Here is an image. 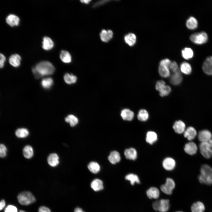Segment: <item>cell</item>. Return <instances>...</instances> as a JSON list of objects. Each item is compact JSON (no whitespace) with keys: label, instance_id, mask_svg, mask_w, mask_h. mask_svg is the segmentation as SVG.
Masks as SVG:
<instances>
[{"label":"cell","instance_id":"cell-46","mask_svg":"<svg viewBox=\"0 0 212 212\" xmlns=\"http://www.w3.org/2000/svg\"><path fill=\"white\" fill-rule=\"evenodd\" d=\"M110 1V0H102L98 1L95 3L93 5L92 7L93 8L97 7L104 4Z\"/></svg>","mask_w":212,"mask_h":212},{"label":"cell","instance_id":"cell-53","mask_svg":"<svg viewBox=\"0 0 212 212\" xmlns=\"http://www.w3.org/2000/svg\"><path fill=\"white\" fill-rule=\"evenodd\" d=\"M90 0H81L80 1L81 2L84 3L86 4H88L91 1Z\"/></svg>","mask_w":212,"mask_h":212},{"label":"cell","instance_id":"cell-47","mask_svg":"<svg viewBox=\"0 0 212 212\" xmlns=\"http://www.w3.org/2000/svg\"><path fill=\"white\" fill-rule=\"evenodd\" d=\"M38 212H51L50 209L45 206H41L38 209Z\"/></svg>","mask_w":212,"mask_h":212},{"label":"cell","instance_id":"cell-50","mask_svg":"<svg viewBox=\"0 0 212 212\" xmlns=\"http://www.w3.org/2000/svg\"><path fill=\"white\" fill-rule=\"evenodd\" d=\"M32 71L36 78H39L42 76L37 71L35 67H34L32 68Z\"/></svg>","mask_w":212,"mask_h":212},{"label":"cell","instance_id":"cell-33","mask_svg":"<svg viewBox=\"0 0 212 212\" xmlns=\"http://www.w3.org/2000/svg\"><path fill=\"white\" fill-rule=\"evenodd\" d=\"M23 153L26 158L27 159L31 158L34 154V151L32 147L29 145L25 146L23 149Z\"/></svg>","mask_w":212,"mask_h":212},{"label":"cell","instance_id":"cell-49","mask_svg":"<svg viewBox=\"0 0 212 212\" xmlns=\"http://www.w3.org/2000/svg\"><path fill=\"white\" fill-rule=\"evenodd\" d=\"M159 204V200H156L153 202L152 204V206L153 209L156 211H158Z\"/></svg>","mask_w":212,"mask_h":212},{"label":"cell","instance_id":"cell-36","mask_svg":"<svg viewBox=\"0 0 212 212\" xmlns=\"http://www.w3.org/2000/svg\"><path fill=\"white\" fill-rule=\"evenodd\" d=\"M126 180L130 182L132 185H134L135 183H140V181L138 177L136 174L130 173L127 175L125 177Z\"/></svg>","mask_w":212,"mask_h":212},{"label":"cell","instance_id":"cell-39","mask_svg":"<svg viewBox=\"0 0 212 212\" xmlns=\"http://www.w3.org/2000/svg\"><path fill=\"white\" fill-rule=\"evenodd\" d=\"M149 114L147 111L145 109L140 110L137 115L138 120L141 121H145L149 118Z\"/></svg>","mask_w":212,"mask_h":212},{"label":"cell","instance_id":"cell-10","mask_svg":"<svg viewBox=\"0 0 212 212\" xmlns=\"http://www.w3.org/2000/svg\"><path fill=\"white\" fill-rule=\"evenodd\" d=\"M175 160L172 158L167 157L165 158L163 162V166L164 168L167 170H171L173 169L175 166Z\"/></svg>","mask_w":212,"mask_h":212},{"label":"cell","instance_id":"cell-6","mask_svg":"<svg viewBox=\"0 0 212 212\" xmlns=\"http://www.w3.org/2000/svg\"><path fill=\"white\" fill-rule=\"evenodd\" d=\"M175 184L173 179L168 178L166 179L165 184L161 186L160 188L162 192L168 195L172 194V191L175 188Z\"/></svg>","mask_w":212,"mask_h":212},{"label":"cell","instance_id":"cell-54","mask_svg":"<svg viewBox=\"0 0 212 212\" xmlns=\"http://www.w3.org/2000/svg\"><path fill=\"white\" fill-rule=\"evenodd\" d=\"M19 212H26L24 210H21L19 211Z\"/></svg>","mask_w":212,"mask_h":212},{"label":"cell","instance_id":"cell-18","mask_svg":"<svg viewBox=\"0 0 212 212\" xmlns=\"http://www.w3.org/2000/svg\"><path fill=\"white\" fill-rule=\"evenodd\" d=\"M124 154L126 158L130 160H135L137 158V153L136 150L133 148H130L125 150Z\"/></svg>","mask_w":212,"mask_h":212},{"label":"cell","instance_id":"cell-44","mask_svg":"<svg viewBox=\"0 0 212 212\" xmlns=\"http://www.w3.org/2000/svg\"><path fill=\"white\" fill-rule=\"evenodd\" d=\"M4 212H18V210L15 206L9 205L5 208Z\"/></svg>","mask_w":212,"mask_h":212},{"label":"cell","instance_id":"cell-17","mask_svg":"<svg viewBox=\"0 0 212 212\" xmlns=\"http://www.w3.org/2000/svg\"><path fill=\"white\" fill-rule=\"evenodd\" d=\"M59 157L55 153L50 154L48 156L47 161L48 164L51 166L55 167L59 163Z\"/></svg>","mask_w":212,"mask_h":212},{"label":"cell","instance_id":"cell-11","mask_svg":"<svg viewBox=\"0 0 212 212\" xmlns=\"http://www.w3.org/2000/svg\"><path fill=\"white\" fill-rule=\"evenodd\" d=\"M197 135L196 130L193 127H189L186 129L184 132V136L188 140L194 139Z\"/></svg>","mask_w":212,"mask_h":212},{"label":"cell","instance_id":"cell-26","mask_svg":"<svg viewBox=\"0 0 212 212\" xmlns=\"http://www.w3.org/2000/svg\"><path fill=\"white\" fill-rule=\"evenodd\" d=\"M205 209L204 204L200 201H197L193 203L191 207L192 212H203Z\"/></svg>","mask_w":212,"mask_h":212},{"label":"cell","instance_id":"cell-27","mask_svg":"<svg viewBox=\"0 0 212 212\" xmlns=\"http://www.w3.org/2000/svg\"><path fill=\"white\" fill-rule=\"evenodd\" d=\"M157 134L154 132L149 131L147 133L146 140L148 143L153 144L157 140Z\"/></svg>","mask_w":212,"mask_h":212},{"label":"cell","instance_id":"cell-43","mask_svg":"<svg viewBox=\"0 0 212 212\" xmlns=\"http://www.w3.org/2000/svg\"><path fill=\"white\" fill-rule=\"evenodd\" d=\"M7 150L6 146L3 144L0 145V156L1 158H4L6 156Z\"/></svg>","mask_w":212,"mask_h":212},{"label":"cell","instance_id":"cell-52","mask_svg":"<svg viewBox=\"0 0 212 212\" xmlns=\"http://www.w3.org/2000/svg\"><path fill=\"white\" fill-rule=\"evenodd\" d=\"M74 212H85L81 208L77 207L75 208Z\"/></svg>","mask_w":212,"mask_h":212},{"label":"cell","instance_id":"cell-31","mask_svg":"<svg viewBox=\"0 0 212 212\" xmlns=\"http://www.w3.org/2000/svg\"><path fill=\"white\" fill-rule=\"evenodd\" d=\"M180 69L182 72L187 75L190 74L192 71V68L190 64L186 62H183L181 64Z\"/></svg>","mask_w":212,"mask_h":212},{"label":"cell","instance_id":"cell-28","mask_svg":"<svg viewBox=\"0 0 212 212\" xmlns=\"http://www.w3.org/2000/svg\"><path fill=\"white\" fill-rule=\"evenodd\" d=\"M198 25L197 20L193 16L190 17L186 21V26L190 29L193 30L196 29L198 26Z\"/></svg>","mask_w":212,"mask_h":212},{"label":"cell","instance_id":"cell-1","mask_svg":"<svg viewBox=\"0 0 212 212\" xmlns=\"http://www.w3.org/2000/svg\"><path fill=\"white\" fill-rule=\"evenodd\" d=\"M198 179L201 183L207 185L212 184V168L207 164L202 165L200 169Z\"/></svg>","mask_w":212,"mask_h":212},{"label":"cell","instance_id":"cell-32","mask_svg":"<svg viewBox=\"0 0 212 212\" xmlns=\"http://www.w3.org/2000/svg\"><path fill=\"white\" fill-rule=\"evenodd\" d=\"M158 70L160 75L162 77H167L170 75V69L168 67L159 65Z\"/></svg>","mask_w":212,"mask_h":212},{"label":"cell","instance_id":"cell-35","mask_svg":"<svg viewBox=\"0 0 212 212\" xmlns=\"http://www.w3.org/2000/svg\"><path fill=\"white\" fill-rule=\"evenodd\" d=\"M65 120L67 122L69 123L71 127L75 126L78 122V118L72 114L69 115L66 117Z\"/></svg>","mask_w":212,"mask_h":212},{"label":"cell","instance_id":"cell-34","mask_svg":"<svg viewBox=\"0 0 212 212\" xmlns=\"http://www.w3.org/2000/svg\"><path fill=\"white\" fill-rule=\"evenodd\" d=\"M181 54L182 57L184 59H188L193 57V52L191 48L186 47L182 50Z\"/></svg>","mask_w":212,"mask_h":212},{"label":"cell","instance_id":"cell-38","mask_svg":"<svg viewBox=\"0 0 212 212\" xmlns=\"http://www.w3.org/2000/svg\"><path fill=\"white\" fill-rule=\"evenodd\" d=\"M87 167L90 171L94 174L98 173L100 170L99 165L95 162H91L90 163Z\"/></svg>","mask_w":212,"mask_h":212},{"label":"cell","instance_id":"cell-3","mask_svg":"<svg viewBox=\"0 0 212 212\" xmlns=\"http://www.w3.org/2000/svg\"><path fill=\"white\" fill-rule=\"evenodd\" d=\"M19 203L23 205H28L34 203L36 198L29 191H24L20 193L17 196Z\"/></svg>","mask_w":212,"mask_h":212},{"label":"cell","instance_id":"cell-24","mask_svg":"<svg viewBox=\"0 0 212 212\" xmlns=\"http://www.w3.org/2000/svg\"><path fill=\"white\" fill-rule=\"evenodd\" d=\"M91 187L95 191H101L103 189V182L100 179H95L91 182Z\"/></svg>","mask_w":212,"mask_h":212},{"label":"cell","instance_id":"cell-20","mask_svg":"<svg viewBox=\"0 0 212 212\" xmlns=\"http://www.w3.org/2000/svg\"><path fill=\"white\" fill-rule=\"evenodd\" d=\"M146 194L148 198L150 199H156L159 197L160 191L157 188L151 187L147 190Z\"/></svg>","mask_w":212,"mask_h":212},{"label":"cell","instance_id":"cell-15","mask_svg":"<svg viewBox=\"0 0 212 212\" xmlns=\"http://www.w3.org/2000/svg\"><path fill=\"white\" fill-rule=\"evenodd\" d=\"M121 116L125 120L130 121L133 119L134 114V112L128 109H124L121 111Z\"/></svg>","mask_w":212,"mask_h":212},{"label":"cell","instance_id":"cell-42","mask_svg":"<svg viewBox=\"0 0 212 212\" xmlns=\"http://www.w3.org/2000/svg\"><path fill=\"white\" fill-rule=\"evenodd\" d=\"M169 69L173 73L176 72L179 70L178 64L175 61L171 62L170 65Z\"/></svg>","mask_w":212,"mask_h":212},{"label":"cell","instance_id":"cell-23","mask_svg":"<svg viewBox=\"0 0 212 212\" xmlns=\"http://www.w3.org/2000/svg\"><path fill=\"white\" fill-rule=\"evenodd\" d=\"M21 57L18 54H12L9 59V62L12 66L15 67H19L20 64Z\"/></svg>","mask_w":212,"mask_h":212},{"label":"cell","instance_id":"cell-30","mask_svg":"<svg viewBox=\"0 0 212 212\" xmlns=\"http://www.w3.org/2000/svg\"><path fill=\"white\" fill-rule=\"evenodd\" d=\"M64 79L66 83L70 85L76 82L77 78L75 75L72 74L67 73L64 75Z\"/></svg>","mask_w":212,"mask_h":212},{"label":"cell","instance_id":"cell-41","mask_svg":"<svg viewBox=\"0 0 212 212\" xmlns=\"http://www.w3.org/2000/svg\"><path fill=\"white\" fill-rule=\"evenodd\" d=\"M53 83V80L50 77L43 79L41 82L42 87L45 89H48L50 88L52 85Z\"/></svg>","mask_w":212,"mask_h":212},{"label":"cell","instance_id":"cell-2","mask_svg":"<svg viewBox=\"0 0 212 212\" xmlns=\"http://www.w3.org/2000/svg\"><path fill=\"white\" fill-rule=\"evenodd\" d=\"M39 73L42 76L52 74L55 68L51 62L47 61H43L38 63L35 67Z\"/></svg>","mask_w":212,"mask_h":212},{"label":"cell","instance_id":"cell-51","mask_svg":"<svg viewBox=\"0 0 212 212\" xmlns=\"http://www.w3.org/2000/svg\"><path fill=\"white\" fill-rule=\"evenodd\" d=\"M5 206V202L4 200L2 199L0 202V210H1Z\"/></svg>","mask_w":212,"mask_h":212},{"label":"cell","instance_id":"cell-19","mask_svg":"<svg viewBox=\"0 0 212 212\" xmlns=\"http://www.w3.org/2000/svg\"><path fill=\"white\" fill-rule=\"evenodd\" d=\"M6 23L11 26H17L19 24V19L17 16L14 14H10L6 18Z\"/></svg>","mask_w":212,"mask_h":212},{"label":"cell","instance_id":"cell-7","mask_svg":"<svg viewBox=\"0 0 212 212\" xmlns=\"http://www.w3.org/2000/svg\"><path fill=\"white\" fill-rule=\"evenodd\" d=\"M198 139L201 142H208L212 139V134L208 130H204L200 131L198 134Z\"/></svg>","mask_w":212,"mask_h":212},{"label":"cell","instance_id":"cell-25","mask_svg":"<svg viewBox=\"0 0 212 212\" xmlns=\"http://www.w3.org/2000/svg\"><path fill=\"white\" fill-rule=\"evenodd\" d=\"M42 43V48L45 50L51 49L54 46L53 41L50 38L48 37H43Z\"/></svg>","mask_w":212,"mask_h":212},{"label":"cell","instance_id":"cell-16","mask_svg":"<svg viewBox=\"0 0 212 212\" xmlns=\"http://www.w3.org/2000/svg\"><path fill=\"white\" fill-rule=\"evenodd\" d=\"M182 80V76L179 70L176 72L173 73L171 76L170 79L171 83L175 85L180 84Z\"/></svg>","mask_w":212,"mask_h":212},{"label":"cell","instance_id":"cell-4","mask_svg":"<svg viewBox=\"0 0 212 212\" xmlns=\"http://www.w3.org/2000/svg\"><path fill=\"white\" fill-rule=\"evenodd\" d=\"M199 147L201 153L205 158L208 159L212 156V139L208 142L201 143Z\"/></svg>","mask_w":212,"mask_h":212},{"label":"cell","instance_id":"cell-5","mask_svg":"<svg viewBox=\"0 0 212 212\" xmlns=\"http://www.w3.org/2000/svg\"><path fill=\"white\" fill-rule=\"evenodd\" d=\"M190 39L192 42L195 44H202L207 42L208 37L206 32H201L192 34L190 37Z\"/></svg>","mask_w":212,"mask_h":212},{"label":"cell","instance_id":"cell-13","mask_svg":"<svg viewBox=\"0 0 212 212\" xmlns=\"http://www.w3.org/2000/svg\"><path fill=\"white\" fill-rule=\"evenodd\" d=\"M113 33L111 30H102L100 34L101 40L103 42H109L113 37Z\"/></svg>","mask_w":212,"mask_h":212},{"label":"cell","instance_id":"cell-37","mask_svg":"<svg viewBox=\"0 0 212 212\" xmlns=\"http://www.w3.org/2000/svg\"><path fill=\"white\" fill-rule=\"evenodd\" d=\"M15 135L16 137L19 138H24L27 137L29 135L28 130L26 128H18L15 132Z\"/></svg>","mask_w":212,"mask_h":212},{"label":"cell","instance_id":"cell-22","mask_svg":"<svg viewBox=\"0 0 212 212\" xmlns=\"http://www.w3.org/2000/svg\"><path fill=\"white\" fill-rule=\"evenodd\" d=\"M108 159L111 163L113 164H115L119 162L120 160V154L116 151H112L110 153Z\"/></svg>","mask_w":212,"mask_h":212},{"label":"cell","instance_id":"cell-40","mask_svg":"<svg viewBox=\"0 0 212 212\" xmlns=\"http://www.w3.org/2000/svg\"><path fill=\"white\" fill-rule=\"evenodd\" d=\"M159 94L161 97H164L168 95L171 91L170 87L166 84L162 86L158 90Z\"/></svg>","mask_w":212,"mask_h":212},{"label":"cell","instance_id":"cell-9","mask_svg":"<svg viewBox=\"0 0 212 212\" xmlns=\"http://www.w3.org/2000/svg\"><path fill=\"white\" fill-rule=\"evenodd\" d=\"M197 149L196 145L193 142H190L186 143L184 147L185 152L191 155L195 154L197 151Z\"/></svg>","mask_w":212,"mask_h":212},{"label":"cell","instance_id":"cell-29","mask_svg":"<svg viewBox=\"0 0 212 212\" xmlns=\"http://www.w3.org/2000/svg\"><path fill=\"white\" fill-rule=\"evenodd\" d=\"M60 58L61 60L64 63H69L71 61L72 58L70 54L66 50H63L61 51Z\"/></svg>","mask_w":212,"mask_h":212},{"label":"cell","instance_id":"cell-8","mask_svg":"<svg viewBox=\"0 0 212 212\" xmlns=\"http://www.w3.org/2000/svg\"><path fill=\"white\" fill-rule=\"evenodd\" d=\"M202 69L206 74L212 75V56L207 58L203 63Z\"/></svg>","mask_w":212,"mask_h":212},{"label":"cell","instance_id":"cell-14","mask_svg":"<svg viewBox=\"0 0 212 212\" xmlns=\"http://www.w3.org/2000/svg\"><path fill=\"white\" fill-rule=\"evenodd\" d=\"M124 40L125 42L129 46H133L136 42L137 37L135 34L129 33L125 36Z\"/></svg>","mask_w":212,"mask_h":212},{"label":"cell","instance_id":"cell-48","mask_svg":"<svg viewBox=\"0 0 212 212\" xmlns=\"http://www.w3.org/2000/svg\"><path fill=\"white\" fill-rule=\"evenodd\" d=\"M0 67L2 68L4 66V63L6 59L5 56L1 53L0 54Z\"/></svg>","mask_w":212,"mask_h":212},{"label":"cell","instance_id":"cell-12","mask_svg":"<svg viewBox=\"0 0 212 212\" xmlns=\"http://www.w3.org/2000/svg\"><path fill=\"white\" fill-rule=\"evenodd\" d=\"M173 128L175 132L181 134L184 133L185 130L186 125L182 121H177L174 122L173 125Z\"/></svg>","mask_w":212,"mask_h":212},{"label":"cell","instance_id":"cell-45","mask_svg":"<svg viewBox=\"0 0 212 212\" xmlns=\"http://www.w3.org/2000/svg\"><path fill=\"white\" fill-rule=\"evenodd\" d=\"M170 60L168 58H165L161 60L159 63V65L165 66L169 68L171 63Z\"/></svg>","mask_w":212,"mask_h":212},{"label":"cell","instance_id":"cell-55","mask_svg":"<svg viewBox=\"0 0 212 212\" xmlns=\"http://www.w3.org/2000/svg\"><path fill=\"white\" fill-rule=\"evenodd\" d=\"M176 212H182V211H176Z\"/></svg>","mask_w":212,"mask_h":212},{"label":"cell","instance_id":"cell-21","mask_svg":"<svg viewBox=\"0 0 212 212\" xmlns=\"http://www.w3.org/2000/svg\"><path fill=\"white\" fill-rule=\"evenodd\" d=\"M169 201L168 199H162L159 200L158 211L160 212H167L170 208Z\"/></svg>","mask_w":212,"mask_h":212}]
</instances>
